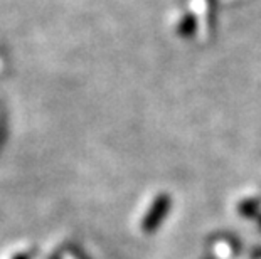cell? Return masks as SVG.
I'll list each match as a JSON object with an SVG mask.
<instances>
[{
	"instance_id": "obj_2",
	"label": "cell",
	"mask_w": 261,
	"mask_h": 259,
	"mask_svg": "<svg viewBox=\"0 0 261 259\" xmlns=\"http://www.w3.org/2000/svg\"><path fill=\"white\" fill-rule=\"evenodd\" d=\"M196 29H197V22H196V17H194V15H186V17L180 20V24H179L180 36H184V37L192 36L194 32H196Z\"/></svg>"
},
{
	"instance_id": "obj_1",
	"label": "cell",
	"mask_w": 261,
	"mask_h": 259,
	"mask_svg": "<svg viewBox=\"0 0 261 259\" xmlns=\"http://www.w3.org/2000/svg\"><path fill=\"white\" fill-rule=\"evenodd\" d=\"M170 207H172L170 197L165 195V194L159 195L157 199L153 200L152 206H150L145 219L142 220V231H143V233H145V234L155 233V231L160 227V224L164 222V219L167 217Z\"/></svg>"
},
{
	"instance_id": "obj_3",
	"label": "cell",
	"mask_w": 261,
	"mask_h": 259,
	"mask_svg": "<svg viewBox=\"0 0 261 259\" xmlns=\"http://www.w3.org/2000/svg\"><path fill=\"white\" fill-rule=\"evenodd\" d=\"M14 259H29V257H27V256H24V254H19V256H15Z\"/></svg>"
}]
</instances>
